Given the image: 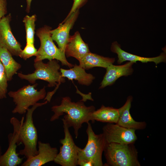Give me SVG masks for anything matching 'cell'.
<instances>
[{
    "label": "cell",
    "instance_id": "obj_1",
    "mask_svg": "<svg viewBox=\"0 0 166 166\" xmlns=\"http://www.w3.org/2000/svg\"><path fill=\"white\" fill-rule=\"evenodd\" d=\"M95 110V108L93 105L86 106L81 101L73 102L69 97H66L62 98L60 105L52 107L51 110L54 114L50 121H54L66 113L62 120L64 121L69 128L73 127L75 138H77L79 130L82 124L84 123L87 124L90 121H92L91 115Z\"/></svg>",
    "mask_w": 166,
    "mask_h": 166
},
{
    "label": "cell",
    "instance_id": "obj_7",
    "mask_svg": "<svg viewBox=\"0 0 166 166\" xmlns=\"http://www.w3.org/2000/svg\"><path fill=\"white\" fill-rule=\"evenodd\" d=\"M38 84L25 85L16 91H10L8 95L13 99L16 106L12 111L13 113L24 114L31 106L35 104L46 96L45 87L38 91L35 88Z\"/></svg>",
    "mask_w": 166,
    "mask_h": 166
},
{
    "label": "cell",
    "instance_id": "obj_5",
    "mask_svg": "<svg viewBox=\"0 0 166 166\" xmlns=\"http://www.w3.org/2000/svg\"><path fill=\"white\" fill-rule=\"evenodd\" d=\"M46 101L42 103H36L31 108L27 110L26 118L22 123L20 128L19 138L20 141L24 146L21 150L19 155L24 156L26 159L36 155L38 153L37 148L38 136L37 130L34 123L33 114L34 111L38 107L47 103Z\"/></svg>",
    "mask_w": 166,
    "mask_h": 166
},
{
    "label": "cell",
    "instance_id": "obj_8",
    "mask_svg": "<svg viewBox=\"0 0 166 166\" xmlns=\"http://www.w3.org/2000/svg\"><path fill=\"white\" fill-rule=\"evenodd\" d=\"M24 117L21 121L16 118L12 117L10 122L13 127V132L10 133L8 136L9 146L3 155H0V166H16L20 164L23 158L19 156L16 152L18 146L22 144L20 140V132L21 125L24 121Z\"/></svg>",
    "mask_w": 166,
    "mask_h": 166
},
{
    "label": "cell",
    "instance_id": "obj_24",
    "mask_svg": "<svg viewBox=\"0 0 166 166\" xmlns=\"http://www.w3.org/2000/svg\"><path fill=\"white\" fill-rule=\"evenodd\" d=\"M37 50L34 47V44L26 43L23 50L20 52L19 56L25 60H26L33 56H35Z\"/></svg>",
    "mask_w": 166,
    "mask_h": 166
},
{
    "label": "cell",
    "instance_id": "obj_16",
    "mask_svg": "<svg viewBox=\"0 0 166 166\" xmlns=\"http://www.w3.org/2000/svg\"><path fill=\"white\" fill-rule=\"evenodd\" d=\"M90 52L88 44L84 42L78 31L70 36L65 49L66 57H73L79 61Z\"/></svg>",
    "mask_w": 166,
    "mask_h": 166
},
{
    "label": "cell",
    "instance_id": "obj_23",
    "mask_svg": "<svg viewBox=\"0 0 166 166\" xmlns=\"http://www.w3.org/2000/svg\"><path fill=\"white\" fill-rule=\"evenodd\" d=\"M8 81L4 68L0 61V99L6 98Z\"/></svg>",
    "mask_w": 166,
    "mask_h": 166
},
{
    "label": "cell",
    "instance_id": "obj_13",
    "mask_svg": "<svg viewBox=\"0 0 166 166\" xmlns=\"http://www.w3.org/2000/svg\"><path fill=\"white\" fill-rule=\"evenodd\" d=\"M38 153L27 159L22 166H41L46 163L54 161L58 153L56 148L52 147L49 143L38 142Z\"/></svg>",
    "mask_w": 166,
    "mask_h": 166
},
{
    "label": "cell",
    "instance_id": "obj_12",
    "mask_svg": "<svg viewBox=\"0 0 166 166\" xmlns=\"http://www.w3.org/2000/svg\"><path fill=\"white\" fill-rule=\"evenodd\" d=\"M79 13V10H76L59 24L57 28L50 31L52 39L56 42L58 48L65 53V46L70 36V31L77 20Z\"/></svg>",
    "mask_w": 166,
    "mask_h": 166
},
{
    "label": "cell",
    "instance_id": "obj_10",
    "mask_svg": "<svg viewBox=\"0 0 166 166\" xmlns=\"http://www.w3.org/2000/svg\"><path fill=\"white\" fill-rule=\"evenodd\" d=\"M108 143L134 144L137 139L136 130L120 126L117 124L107 123L102 128Z\"/></svg>",
    "mask_w": 166,
    "mask_h": 166
},
{
    "label": "cell",
    "instance_id": "obj_9",
    "mask_svg": "<svg viewBox=\"0 0 166 166\" xmlns=\"http://www.w3.org/2000/svg\"><path fill=\"white\" fill-rule=\"evenodd\" d=\"M62 121L65 137L60 140L62 145L54 161L62 166H76L78 160V147L74 142L69 128L64 121Z\"/></svg>",
    "mask_w": 166,
    "mask_h": 166
},
{
    "label": "cell",
    "instance_id": "obj_28",
    "mask_svg": "<svg viewBox=\"0 0 166 166\" xmlns=\"http://www.w3.org/2000/svg\"><path fill=\"white\" fill-rule=\"evenodd\" d=\"M32 1V0H26L27 6L26 11L27 13H29L30 11Z\"/></svg>",
    "mask_w": 166,
    "mask_h": 166
},
{
    "label": "cell",
    "instance_id": "obj_18",
    "mask_svg": "<svg viewBox=\"0 0 166 166\" xmlns=\"http://www.w3.org/2000/svg\"><path fill=\"white\" fill-rule=\"evenodd\" d=\"M73 67L69 69H60L61 76L69 80H75L81 85L89 86L93 82L95 77L91 74L87 73L85 69L79 65L75 64Z\"/></svg>",
    "mask_w": 166,
    "mask_h": 166
},
{
    "label": "cell",
    "instance_id": "obj_4",
    "mask_svg": "<svg viewBox=\"0 0 166 166\" xmlns=\"http://www.w3.org/2000/svg\"><path fill=\"white\" fill-rule=\"evenodd\" d=\"M87 124V142L84 148L78 147V162L90 161L93 166H103L102 154L108 143L103 133L95 134L91 124L89 122Z\"/></svg>",
    "mask_w": 166,
    "mask_h": 166
},
{
    "label": "cell",
    "instance_id": "obj_21",
    "mask_svg": "<svg viewBox=\"0 0 166 166\" xmlns=\"http://www.w3.org/2000/svg\"><path fill=\"white\" fill-rule=\"evenodd\" d=\"M118 118L119 113L117 109L102 105L100 109L95 110L92 113L91 121L93 123L97 121L116 124Z\"/></svg>",
    "mask_w": 166,
    "mask_h": 166
},
{
    "label": "cell",
    "instance_id": "obj_27",
    "mask_svg": "<svg viewBox=\"0 0 166 166\" xmlns=\"http://www.w3.org/2000/svg\"><path fill=\"white\" fill-rule=\"evenodd\" d=\"M77 165L80 166H93V164L90 161H79L78 162Z\"/></svg>",
    "mask_w": 166,
    "mask_h": 166
},
{
    "label": "cell",
    "instance_id": "obj_14",
    "mask_svg": "<svg viewBox=\"0 0 166 166\" xmlns=\"http://www.w3.org/2000/svg\"><path fill=\"white\" fill-rule=\"evenodd\" d=\"M111 51L117 55V63L121 64L126 61L136 63L137 61L143 63L154 62L156 65L166 61V54L165 52L162 53L159 56L153 57H146L132 54L122 50L117 42H113L111 47Z\"/></svg>",
    "mask_w": 166,
    "mask_h": 166
},
{
    "label": "cell",
    "instance_id": "obj_6",
    "mask_svg": "<svg viewBox=\"0 0 166 166\" xmlns=\"http://www.w3.org/2000/svg\"><path fill=\"white\" fill-rule=\"evenodd\" d=\"M51 30L50 27L45 26L37 30L36 34L39 39L40 46L35 56L34 62L45 59L49 61L56 59L60 61L63 65L73 67V65L66 59L65 53L57 47L53 42L50 33Z\"/></svg>",
    "mask_w": 166,
    "mask_h": 166
},
{
    "label": "cell",
    "instance_id": "obj_11",
    "mask_svg": "<svg viewBox=\"0 0 166 166\" xmlns=\"http://www.w3.org/2000/svg\"><path fill=\"white\" fill-rule=\"evenodd\" d=\"M11 16L10 14L0 20V46L6 49L12 55L19 56L21 45L13 35L10 25Z\"/></svg>",
    "mask_w": 166,
    "mask_h": 166
},
{
    "label": "cell",
    "instance_id": "obj_15",
    "mask_svg": "<svg viewBox=\"0 0 166 166\" xmlns=\"http://www.w3.org/2000/svg\"><path fill=\"white\" fill-rule=\"evenodd\" d=\"M134 63L128 61L122 65H115L112 64L108 66L106 68V72L101 83L100 88H104L112 85L121 77L131 75L133 72L132 65Z\"/></svg>",
    "mask_w": 166,
    "mask_h": 166
},
{
    "label": "cell",
    "instance_id": "obj_19",
    "mask_svg": "<svg viewBox=\"0 0 166 166\" xmlns=\"http://www.w3.org/2000/svg\"><path fill=\"white\" fill-rule=\"evenodd\" d=\"M78 61L79 65L85 69H88L96 67L106 68L113 64L115 58L104 57L90 52Z\"/></svg>",
    "mask_w": 166,
    "mask_h": 166
},
{
    "label": "cell",
    "instance_id": "obj_22",
    "mask_svg": "<svg viewBox=\"0 0 166 166\" xmlns=\"http://www.w3.org/2000/svg\"><path fill=\"white\" fill-rule=\"evenodd\" d=\"M36 20V16L35 14L31 16L26 15L23 18V22L25 28L26 43L34 44Z\"/></svg>",
    "mask_w": 166,
    "mask_h": 166
},
{
    "label": "cell",
    "instance_id": "obj_20",
    "mask_svg": "<svg viewBox=\"0 0 166 166\" xmlns=\"http://www.w3.org/2000/svg\"><path fill=\"white\" fill-rule=\"evenodd\" d=\"M12 56L6 49L0 46V61L4 68L8 81L12 80L13 76L21 67Z\"/></svg>",
    "mask_w": 166,
    "mask_h": 166
},
{
    "label": "cell",
    "instance_id": "obj_25",
    "mask_svg": "<svg viewBox=\"0 0 166 166\" xmlns=\"http://www.w3.org/2000/svg\"><path fill=\"white\" fill-rule=\"evenodd\" d=\"M88 0H73V2L71 9L65 19L68 18L72 13L83 6Z\"/></svg>",
    "mask_w": 166,
    "mask_h": 166
},
{
    "label": "cell",
    "instance_id": "obj_17",
    "mask_svg": "<svg viewBox=\"0 0 166 166\" xmlns=\"http://www.w3.org/2000/svg\"><path fill=\"white\" fill-rule=\"evenodd\" d=\"M132 99V96H128L124 104L118 109L119 118L116 124L124 127L134 129L136 130L144 129L146 127V122L136 121L133 119L130 114V110Z\"/></svg>",
    "mask_w": 166,
    "mask_h": 166
},
{
    "label": "cell",
    "instance_id": "obj_3",
    "mask_svg": "<svg viewBox=\"0 0 166 166\" xmlns=\"http://www.w3.org/2000/svg\"><path fill=\"white\" fill-rule=\"evenodd\" d=\"M134 144L107 143L104 151L106 166H140Z\"/></svg>",
    "mask_w": 166,
    "mask_h": 166
},
{
    "label": "cell",
    "instance_id": "obj_26",
    "mask_svg": "<svg viewBox=\"0 0 166 166\" xmlns=\"http://www.w3.org/2000/svg\"><path fill=\"white\" fill-rule=\"evenodd\" d=\"M6 0H0V20L7 13Z\"/></svg>",
    "mask_w": 166,
    "mask_h": 166
},
{
    "label": "cell",
    "instance_id": "obj_29",
    "mask_svg": "<svg viewBox=\"0 0 166 166\" xmlns=\"http://www.w3.org/2000/svg\"><path fill=\"white\" fill-rule=\"evenodd\" d=\"M2 154V148L0 144V155Z\"/></svg>",
    "mask_w": 166,
    "mask_h": 166
},
{
    "label": "cell",
    "instance_id": "obj_2",
    "mask_svg": "<svg viewBox=\"0 0 166 166\" xmlns=\"http://www.w3.org/2000/svg\"><path fill=\"white\" fill-rule=\"evenodd\" d=\"M34 72L28 74L21 73H18V77L21 79L28 81L32 84H34L37 80H42L47 81L49 87H54L56 88L53 91L48 93L47 97L51 99L59 85L65 82L64 77H62L60 72L59 71L60 66L58 61L55 59L49 61L47 63H44L42 61L34 62Z\"/></svg>",
    "mask_w": 166,
    "mask_h": 166
}]
</instances>
